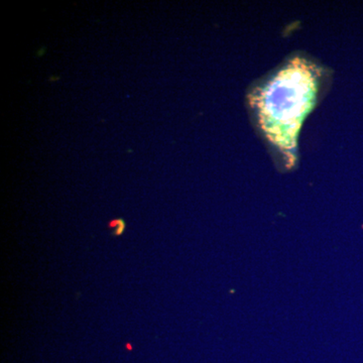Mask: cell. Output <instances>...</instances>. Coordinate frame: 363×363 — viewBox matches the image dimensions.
Returning <instances> with one entry per match:
<instances>
[{
    "label": "cell",
    "instance_id": "obj_1",
    "mask_svg": "<svg viewBox=\"0 0 363 363\" xmlns=\"http://www.w3.org/2000/svg\"><path fill=\"white\" fill-rule=\"evenodd\" d=\"M108 228L112 235L119 238L125 231V221L123 219H114V220L109 222Z\"/></svg>",
    "mask_w": 363,
    "mask_h": 363
}]
</instances>
